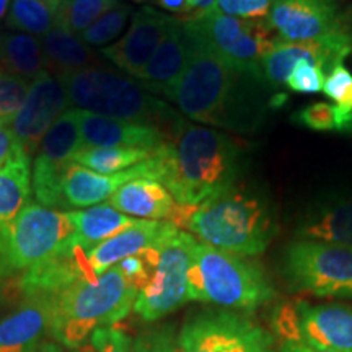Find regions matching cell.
Masks as SVG:
<instances>
[{
	"label": "cell",
	"instance_id": "obj_7",
	"mask_svg": "<svg viewBox=\"0 0 352 352\" xmlns=\"http://www.w3.org/2000/svg\"><path fill=\"white\" fill-rule=\"evenodd\" d=\"M72 233L69 212L30 202L0 235V270L3 276L28 271L50 259Z\"/></svg>",
	"mask_w": 352,
	"mask_h": 352
},
{
	"label": "cell",
	"instance_id": "obj_43",
	"mask_svg": "<svg viewBox=\"0 0 352 352\" xmlns=\"http://www.w3.org/2000/svg\"><path fill=\"white\" fill-rule=\"evenodd\" d=\"M280 352H334V351H321L315 347H308L296 342H280Z\"/></svg>",
	"mask_w": 352,
	"mask_h": 352
},
{
	"label": "cell",
	"instance_id": "obj_30",
	"mask_svg": "<svg viewBox=\"0 0 352 352\" xmlns=\"http://www.w3.org/2000/svg\"><path fill=\"white\" fill-rule=\"evenodd\" d=\"M54 19L56 10L46 0H12L3 23L12 32L43 38L54 26Z\"/></svg>",
	"mask_w": 352,
	"mask_h": 352
},
{
	"label": "cell",
	"instance_id": "obj_27",
	"mask_svg": "<svg viewBox=\"0 0 352 352\" xmlns=\"http://www.w3.org/2000/svg\"><path fill=\"white\" fill-rule=\"evenodd\" d=\"M0 65L12 76L33 82L43 70H46L41 39L20 32H2Z\"/></svg>",
	"mask_w": 352,
	"mask_h": 352
},
{
	"label": "cell",
	"instance_id": "obj_37",
	"mask_svg": "<svg viewBox=\"0 0 352 352\" xmlns=\"http://www.w3.org/2000/svg\"><path fill=\"white\" fill-rule=\"evenodd\" d=\"M323 94L334 104L349 109L352 111V74L344 65H336L327 76L323 85Z\"/></svg>",
	"mask_w": 352,
	"mask_h": 352
},
{
	"label": "cell",
	"instance_id": "obj_31",
	"mask_svg": "<svg viewBox=\"0 0 352 352\" xmlns=\"http://www.w3.org/2000/svg\"><path fill=\"white\" fill-rule=\"evenodd\" d=\"M120 3L121 0H63L56 10L54 26L80 36L88 26Z\"/></svg>",
	"mask_w": 352,
	"mask_h": 352
},
{
	"label": "cell",
	"instance_id": "obj_13",
	"mask_svg": "<svg viewBox=\"0 0 352 352\" xmlns=\"http://www.w3.org/2000/svg\"><path fill=\"white\" fill-rule=\"evenodd\" d=\"M80 113L70 108L59 116L44 134L33 162V192L38 204L50 209H63L60 184L72 157L80 151Z\"/></svg>",
	"mask_w": 352,
	"mask_h": 352
},
{
	"label": "cell",
	"instance_id": "obj_24",
	"mask_svg": "<svg viewBox=\"0 0 352 352\" xmlns=\"http://www.w3.org/2000/svg\"><path fill=\"white\" fill-rule=\"evenodd\" d=\"M44 67L57 80H64L91 65L101 64L100 57L88 44L67 30L52 26L41 38Z\"/></svg>",
	"mask_w": 352,
	"mask_h": 352
},
{
	"label": "cell",
	"instance_id": "obj_15",
	"mask_svg": "<svg viewBox=\"0 0 352 352\" xmlns=\"http://www.w3.org/2000/svg\"><path fill=\"white\" fill-rule=\"evenodd\" d=\"M69 104L70 100L64 85L47 70H43L30 83L23 107L12 122V131L30 158L38 152L44 134L59 120L60 114L67 111Z\"/></svg>",
	"mask_w": 352,
	"mask_h": 352
},
{
	"label": "cell",
	"instance_id": "obj_10",
	"mask_svg": "<svg viewBox=\"0 0 352 352\" xmlns=\"http://www.w3.org/2000/svg\"><path fill=\"white\" fill-rule=\"evenodd\" d=\"M271 327L280 342L352 352V307L314 305L307 300L283 302L272 311Z\"/></svg>",
	"mask_w": 352,
	"mask_h": 352
},
{
	"label": "cell",
	"instance_id": "obj_41",
	"mask_svg": "<svg viewBox=\"0 0 352 352\" xmlns=\"http://www.w3.org/2000/svg\"><path fill=\"white\" fill-rule=\"evenodd\" d=\"M152 2L175 15H195V7H192L191 0H152Z\"/></svg>",
	"mask_w": 352,
	"mask_h": 352
},
{
	"label": "cell",
	"instance_id": "obj_4",
	"mask_svg": "<svg viewBox=\"0 0 352 352\" xmlns=\"http://www.w3.org/2000/svg\"><path fill=\"white\" fill-rule=\"evenodd\" d=\"M70 104L111 120L138 122L170 134L183 120L173 108L147 91L139 80L103 63L83 69L64 80Z\"/></svg>",
	"mask_w": 352,
	"mask_h": 352
},
{
	"label": "cell",
	"instance_id": "obj_42",
	"mask_svg": "<svg viewBox=\"0 0 352 352\" xmlns=\"http://www.w3.org/2000/svg\"><path fill=\"white\" fill-rule=\"evenodd\" d=\"M191 3L195 7V15H202V13L217 10V0H191Z\"/></svg>",
	"mask_w": 352,
	"mask_h": 352
},
{
	"label": "cell",
	"instance_id": "obj_20",
	"mask_svg": "<svg viewBox=\"0 0 352 352\" xmlns=\"http://www.w3.org/2000/svg\"><path fill=\"white\" fill-rule=\"evenodd\" d=\"M189 57V36L182 19H173L168 32L158 44L155 54L148 60L135 80L152 95L170 100L173 95Z\"/></svg>",
	"mask_w": 352,
	"mask_h": 352
},
{
	"label": "cell",
	"instance_id": "obj_19",
	"mask_svg": "<svg viewBox=\"0 0 352 352\" xmlns=\"http://www.w3.org/2000/svg\"><path fill=\"white\" fill-rule=\"evenodd\" d=\"M54 296L32 294L0 323V352H33L52 336Z\"/></svg>",
	"mask_w": 352,
	"mask_h": 352
},
{
	"label": "cell",
	"instance_id": "obj_6",
	"mask_svg": "<svg viewBox=\"0 0 352 352\" xmlns=\"http://www.w3.org/2000/svg\"><path fill=\"white\" fill-rule=\"evenodd\" d=\"M188 300L230 310H254L276 296L258 263L195 241L188 270Z\"/></svg>",
	"mask_w": 352,
	"mask_h": 352
},
{
	"label": "cell",
	"instance_id": "obj_5",
	"mask_svg": "<svg viewBox=\"0 0 352 352\" xmlns=\"http://www.w3.org/2000/svg\"><path fill=\"white\" fill-rule=\"evenodd\" d=\"M139 290L118 266L94 280H78L54 296L52 338L77 349L98 328L113 327L134 308Z\"/></svg>",
	"mask_w": 352,
	"mask_h": 352
},
{
	"label": "cell",
	"instance_id": "obj_12",
	"mask_svg": "<svg viewBox=\"0 0 352 352\" xmlns=\"http://www.w3.org/2000/svg\"><path fill=\"white\" fill-rule=\"evenodd\" d=\"M179 352H274V340L248 316L233 311H204L184 324Z\"/></svg>",
	"mask_w": 352,
	"mask_h": 352
},
{
	"label": "cell",
	"instance_id": "obj_29",
	"mask_svg": "<svg viewBox=\"0 0 352 352\" xmlns=\"http://www.w3.org/2000/svg\"><path fill=\"white\" fill-rule=\"evenodd\" d=\"M30 164L0 171V235L30 204Z\"/></svg>",
	"mask_w": 352,
	"mask_h": 352
},
{
	"label": "cell",
	"instance_id": "obj_28",
	"mask_svg": "<svg viewBox=\"0 0 352 352\" xmlns=\"http://www.w3.org/2000/svg\"><path fill=\"white\" fill-rule=\"evenodd\" d=\"M158 148V147H157ZM157 148L145 147H109V148H80L72 162L101 175H114L129 170L155 155Z\"/></svg>",
	"mask_w": 352,
	"mask_h": 352
},
{
	"label": "cell",
	"instance_id": "obj_1",
	"mask_svg": "<svg viewBox=\"0 0 352 352\" xmlns=\"http://www.w3.org/2000/svg\"><path fill=\"white\" fill-rule=\"evenodd\" d=\"M186 28V26H184ZM189 57L170 101L189 120L248 132L261 122V78L232 69L186 28Z\"/></svg>",
	"mask_w": 352,
	"mask_h": 352
},
{
	"label": "cell",
	"instance_id": "obj_2",
	"mask_svg": "<svg viewBox=\"0 0 352 352\" xmlns=\"http://www.w3.org/2000/svg\"><path fill=\"white\" fill-rule=\"evenodd\" d=\"M153 162L155 179L168 189L176 204L195 208L235 186L243 151L230 135L183 118L157 148Z\"/></svg>",
	"mask_w": 352,
	"mask_h": 352
},
{
	"label": "cell",
	"instance_id": "obj_32",
	"mask_svg": "<svg viewBox=\"0 0 352 352\" xmlns=\"http://www.w3.org/2000/svg\"><path fill=\"white\" fill-rule=\"evenodd\" d=\"M294 120L314 131L352 132V111L340 104H329L324 101L302 108L296 113Z\"/></svg>",
	"mask_w": 352,
	"mask_h": 352
},
{
	"label": "cell",
	"instance_id": "obj_23",
	"mask_svg": "<svg viewBox=\"0 0 352 352\" xmlns=\"http://www.w3.org/2000/svg\"><path fill=\"white\" fill-rule=\"evenodd\" d=\"M109 204L120 212L140 220L168 222L176 208L173 196L164 184L152 178H134L118 188L109 197Z\"/></svg>",
	"mask_w": 352,
	"mask_h": 352
},
{
	"label": "cell",
	"instance_id": "obj_34",
	"mask_svg": "<svg viewBox=\"0 0 352 352\" xmlns=\"http://www.w3.org/2000/svg\"><path fill=\"white\" fill-rule=\"evenodd\" d=\"M30 83L23 78L12 76L8 72H0V122L10 124L23 107L28 95Z\"/></svg>",
	"mask_w": 352,
	"mask_h": 352
},
{
	"label": "cell",
	"instance_id": "obj_39",
	"mask_svg": "<svg viewBox=\"0 0 352 352\" xmlns=\"http://www.w3.org/2000/svg\"><path fill=\"white\" fill-rule=\"evenodd\" d=\"M21 164H30L28 153L25 152L15 132L0 122V171Z\"/></svg>",
	"mask_w": 352,
	"mask_h": 352
},
{
	"label": "cell",
	"instance_id": "obj_9",
	"mask_svg": "<svg viewBox=\"0 0 352 352\" xmlns=\"http://www.w3.org/2000/svg\"><path fill=\"white\" fill-rule=\"evenodd\" d=\"M284 271L298 292L352 298V246L300 239L285 250Z\"/></svg>",
	"mask_w": 352,
	"mask_h": 352
},
{
	"label": "cell",
	"instance_id": "obj_8",
	"mask_svg": "<svg viewBox=\"0 0 352 352\" xmlns=\"http://www.w3.org/2000/svg\"><path fill=\"white\" fill-rule=\"evenodd\" d=\"M192 34L202 39L232 69L261 78L264 56L277 41L266 20H245L212 10L182 19Z\"/></svg>",
	"mask_w": 352,
	"mask_h": 352
},
{
	"label": "cell",
	"instance_id": "obj_18",
	"mask_svg": "<svg viewBox=\"0 0 352 352\" xmlns=\"http://www.w3.org/2000/svg\"><path fill=\"white\" fill-rule=\"evenodd\" d=\"M152 178L155 176L153 158L132 166L129 170L114 175H101L94 170L70 162L65 168L63 184H60V202L63 209L91 208L107 201L122 184L134 178Z\"/></svg>",
	"mask_w": 352,
	"mask_h": 352
},
{
	"label": "cell",
	"instance_id": "obj_46",
	"mask_svg": "<svg viewBox=\"0 0 352 352\" xmlns=\"http://www.w3.org/2000/svg\"><path fill=\"white\" fill-rule=\"evenodd\" d=\"M47 3H50V6L54 8V10H57V7H59V3L63 2V0H46Z\"/></svg>",
	"mask_w": 352,
	"mask_h": 352
},
{
	"label": "cell",
	"instance_id": "obj_33",
	"mask_svg": "<svg viewBox=\"0 0 352 352\" xmlns=\"http://www.w3.org/2000/svg\"><path fill=\"white\" fill-rule=\"evenodd\" d=\"M131 15L132 7L129 3L121 2L120 6L114 7L113 10L101 15L94 25L88 26L85 32L80 34V39L91 47L104 46V44L113 41L114 38L120 36Z\"/></svg>",
	"mask_w": 352,
	"mask_h": 352
},
{
	"label": "cell",
	"instance_id": "obj_11",
	"mask_svg": "<svg viewBox=\"0 0 352 352\" xmlns=\"http://www.w3.org/2000/svg\"><path fill=\"white\" fill-rule=\"evenodd\" d=\"M196 239L170 222L155 241L158 259L148 284L139 290L134 310L147 321H155L188 302V270Z\"/></svg>",
	"mask_w": 352,
	"mask_h": 352
},
{
	"label": "cell",
	"instance_id": "obj_35",
	"mask_svg": "<svg viewBox=\"0 0 352 352\" xmlns=\"http://www.w3.org/2000/svg\"><path fill=\"white\" fill-rule=\"evenodd\" d=\"M327 72L318 64L310 60H300L290 70L285 85L297 94H318L323 91Z\"/></svg>",
	"mask_w": 352,
	"mask_h": 352
},
{
	"label": "cell",
	"instance_id": "obj_40",
	"mask_svg": "<svg viewBox=\"0 0 352 352\" xmlns=\"http://www.w3.org/2000/svg\"><path fill=\"white\" fill-rule=\"evenodd\" d=\"M138 352H179L178 341H175L173 333L170 329L153 331L135 340Z\"/></svg>",
	"mask_w": 352,
	"mask_h": 352
},
{
	"label": "cell",
	"instance_id": "obj_38",
	"mask_svg": "<svg viewBox=\"0 0 352 352\" xmlns=\"http://www.w3.org/2000/svg\"><path fill=\"white\" fill-rule=\"evenodd\" d=\"M274 0H217V10L245 20H266Z\"/></svg>",
	"mask_w": 352,
	"mask_h": 352
},
{
	"label": "cell",
	"instance_id": "obj_45",
	"mask_svg": "<svg viewBox=\"0 0 352 352\" xmlns=\"http://www.w3.org/2000/svg\"><path fill=\"white\" fill-rule=\"evenodd\" d=\"M12 0H0V21L3 20V16L7 15L8 7H10Z\"/></svg>",
	"mask_w": 352,
	"mask_h": 352
},
{
	"label": "cell",
	"instance_id": "obj_14",
	"mask_svg": "<svg viewBox=\"0 0 352 352\" xmlns=\"http://www.w3.org/2000/svg\"><path fill=\"white\" fill-rule=\"evenodd\" d=\"M266 23L284 43H305L347 33L341 0H274Z\"/></svg>",
	"mask_w": 352,
	"mask_h": 352
},
{
	"label": "cell",
	"instance_id": "obj_16",
	"mask_svg": "<svg viewBox=\"0 0 352 352\" xmlns=\"http://www.w3.org/2000/svg\"><path fill=\"white\" fill-rule=\"evenodd\" d=\"M351 52L352 36L349 32L305 43H284L277 39L274 47L263 59V80L272 88L285 85L290 70L300 60L318 64L328 76L336 65L344 63Z\"/></svg>",
	"mask_w": 352,
	"mask_h": 352
},
{
	"label": "cell",
	"instance_id": "obj_44",
	"mask_svg": "<svg viewBox=\"0 0 352 352\" xmlns=\"http://www.w3.org/2000/svg\"><path fill=\"white\" fill-rule=\"evenodd\" d=\"M33 352H82V351L70 349V347H65L63 344L59 346V344H56V342H51V341H44L43 344H39Z\"/></svg>",
	"mask_w": 352,
	"mask_h": 352
},
{
	"label": "cell",
	"instance_id": "obj_47",
	"mask_svg": "<svg viewBox=\"0 0 352 352\" xmlns=\"http://www.w3.org/2000/svg\"><path fill=\"white\" fill-rule=\"evenodd\" d=\"M0 72H2V65H0Z\"/></svg>",
	"mask_w": 352,
	"mask_h": 352
},
{
	"label": "cell",
	"instance_id": "obj_21",
	"mask_svg": "<svg viewBox=\"0 0 352 352\" xmlns=\"http://www.w3.org/2000/svg\"><path fill=\"white\" fill-rule=\"evenodd\" d=\"M80 148L145 147L157 148L168 140V135L157 127L111 120L107 116L80 113Z\"/></svg>",
	"mask_w": 352,
	"mask_h": 352
},
{
	"label": "cell",
	"instance_id": "obj_25",
	"mask_svg": "<svg viewBox=\"0 0 352 352\" xmlns=\"http://www.w3.org/2000/svg\"><path fill=\"white\" fill-rule=\"evenodd\" d=\"M69 217L74 227V241L87 252L101 241L118 235L124 228L134 226L138 220L114 209L109 202L91 206L83 210H72L69 212Z\"/></svg>",
	"mask_w": 352,
	"mask_h": 352
},
{
	"label": "cell",
	"instance_id": "obj_3",
	"mask_svg": "<svg viewBox=\"0 0 352 352\" xmlns=\"http://www.w3.org/2000/svg\"><path fill=\"white\" fill-rule=\"evenodd\" d=\"M168 222L202 243L240 256L261 254L277 232L270 202L236 184L195 208L176 204Z\"/></svg>",
	"mask_w": 352,
	"mask_h": 352
},
{
	"label": "cell",
	"instance_id": "obj_17",
	"mask_svg": "<svg viewBox=\"0 0 352 352\" xmlns=\"http://www.w3.org/2000/svg\"><path fill=\"white\" fill-rule=\"evenodd\" d=\"M175 16L158 12L152 7H142L132 16L127 33L120 41L103 47L101 56L122 70L126 76L138 78L152 56L155 54L158 44L168 32Z\"/></svg>",
	"mask_w": 352,
	"mask_h": 352
},
{
	"label": "cell",
	"instance_id": "obj_26",
	"mask_svg": "<svg viewBox=\"0 0 352 352\" xmlns=\"http://www.w3.org/2000/svg\"><path fill=\"white\" fill-rule=\"evenodd\" d=\"M298 236L352 246V199L329 202L315 209L303 219Z\"/></svg>",
	"mask_w": 352,
	"mask_h": 352
},
{
	"label": "cell",
	"instance_id": "obj_22",
	"mask_svg": "<svg viewBox=\"0 0 352 352\" xmlns=\"http://www.w3.org/2000/svg\"><path fill=\"white\" fill-rule=\"evenodd\" d=\"M168 227L170 222L138 219L134 226L124 228L118 235L101 241L100 245L88 250L85 256L90 272L95 277H98L104 271L120 264L122 259L134 256L142 250L148 248L164 235Z\"/></svg>",
	"mask_w": 352,
	"mask_h": 352
},
{
	"label": "cell",
	"instance_id": "obj_36",
	"mask_svg": "<svg viewBox=\"0 0 352 352\" xmlns=\"http://www.w3.org/2000/svg\"><path fill=\"white\" fill-rule=\"evenodd\" d=\"M88 352H138V344L121 328L104 327L91 333Z\"/></svg>",
	"mask_w": 352,
	"mask_h": 352
}]
</instances>
